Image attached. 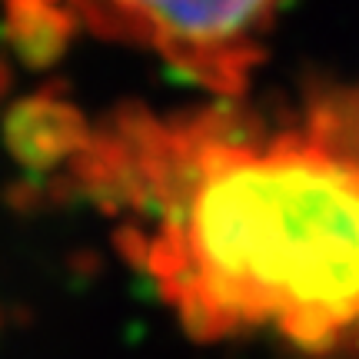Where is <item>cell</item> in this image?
I'll return each instance as SVG.
<instances>
[{
    "label": "cell",
    "instance_id": "cell-2",
    "mask_svg": "<svg viewBox=\"0 0 359 359\" xmlns=\"http://www.w3.org/2000/svg\"><path fill=\"white\" fill-rule=\"evenodd\" d=\"M100 37L133 40L210 93L240 97L286 0H67Z\"/></svg>",
    "mask_w": 359,
    "mask_h": 359
},
{
    "label": "cell",
    "instance_id": "cell-3",
    "mask_svg": "<svg viewBox=\"0 0 359 359\" xmlns=\"http://www.w3.org/2000/svg\"><path fill=\"white\" fill-rule=\"evenodd\" d=\"M93 127L77 107L57 93H34L11 107L4 120V143L20 167L34 173L74 163Z\"/></svg>",
    "mask_w": 359,
    "mask_h": 359
},
{
    "label": "cell",
    "instance_id": "cell-1",
    "mask_svg": "<svg viewBox=\"0 0 359 359\" xmlns=\"http://www.w3.org/2000/svg\"><path fill=\"white\" fill-rule=\"evenodd\" d=\"M120 246L196 339L273 326L306 353L359 333V83L269 123L233 107L120 110L74 160Z\"/></svg>",
    "mask_w": 359,
    "mask_h": 359
},
{
    "label": "cell",
    "instance_id": "cell-4",
    "mask_svg": "<svg viewBox=\"0 0 359 359\" xmlns=\"http://www.w3.org/2000/svg\"><path fill=\"white\" fill-rule=\"evenodd\" d=\"M77 13L67 0H7V40L30 70L57 64L74 37Z\"/></svg>",
    "mask_w": 359,
    "mask_h": 359
}]
</instances>
